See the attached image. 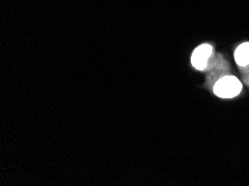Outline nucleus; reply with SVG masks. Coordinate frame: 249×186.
<instances>
[{"label":"nucleus","mask_w":249,"mask_h":186,"mask_svg":"<svg viewBox=\"0 0 249 186\" xmlns=\"http://www.w3.org/2000/svg\"><path fill=\"white\" fill-rule=\"evenodd\" d=\"M243 85L235 76L227 75L218 79L213 87V92L220 98H233L241 93Z\"/></svg>","instance_id":"nucleus-1"},{"label":"nucleus","mask_w":249,"mask_h":186,"mask_svg":"<svg viewBox=\"0 0 249 186\" xmlns=\"http://www.w3.org/2000/svg\"><path fill=\"white\" fill-rule=\"evenodd\" d=\"M229 64L224 57L221 55H213L211 58L210 63L207 69L205 71L208 73V77H207V84L213 86L216 84L218 79L224 77V76L229 75Z\"/></svg>","instance_id":"nucleus-2"},{"label":"nucleus","mask_w":249,"mask_h":186,"mask_svg":"<svg viewBox=\"0 0 249 186\" xmlns=\"http://www.w3.org/2000/svg\"><path fill=\"white\" fill-rule=\"evenodd\" d=\"M214 55V49L209 44H202L195 49L191 55V64L197 70L205 71L211 58Z\"/></svg>","instance_id":"nucleus-3"},{"label":"nucleus","mask_w":249,"mask_h":186,"mask_svg":"<svg viewBox=\"0 0 249 186\" xmlns=\"http://www.w3.org/2000/svg\"><path fill=\"white\" fill-rule=\"evenodd\" d=\"M235 62L239 67H245L249 64V41L239 45L235 51Z\"/></svg>","instance_id":"nucleus-4"},{"label":"nucleus","mask_w":249,"mask_h":186,"mask_svg":"<svg viewBox=\"0 0 249 186\" xmlns=\"http://www.w3.org/2000/svg\"><path fill=\"white\" fill-rule=\"evenodd\" d=\"M239 68H240V71H241V74H243V76L249 74V64H248L247 66H245V67H239Z\"/></svg>","instance_id":"nucleus-5"},{"label":"nucleus","mask_w":249,"mask_h":186,"mask_svg":"<svg viewBox=\"0 0 249 186\" xmlns=\"http://www.w3.org/2000/svg\"><path fill=\"white\" fill-rule=\"evenodd\" d=\"M244 82H245V84H246L247 86H249V74L244 76Z\"/></svg>","instance_id":"nucleus-6"}]
</instances>
